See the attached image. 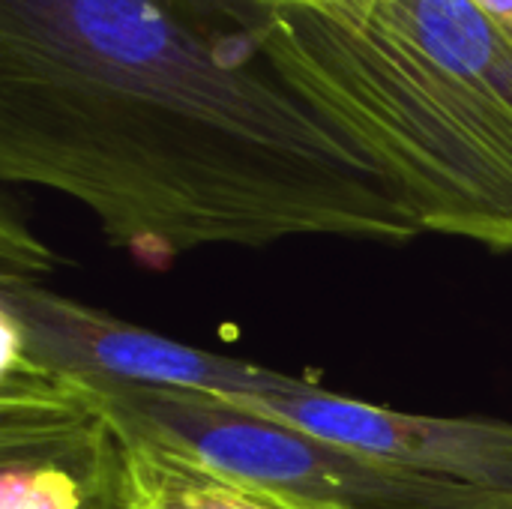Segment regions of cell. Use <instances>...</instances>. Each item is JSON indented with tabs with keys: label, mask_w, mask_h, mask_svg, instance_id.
Instances as JSON below:
<instances>
[{
	"label": "cell",
	"mask_w": 512,
	"mask_h": 509,
	"mask_svg": "<svg viewBox=\"0 0 512 509\" xmlns=\"http://www.w3.org/2000/svg\"><path fill=\"white\" fill-rule=\"evenodd\" d=\"M0 180L81 204L153 270L423 234L390 177L276 78L237 0H0Z\"/></svg>",
	"instance_id": "6da1fadb"
},
{
	"label": "cell",
	"mask_w": 512,
	"mask_h": 509,
	"mask_svg": "<svg viewBox=\"0 0 512 509\" xmlns=\"http://www.w3.org/2000/svg\"><path fill=\"white\" fill-rule=\"evenodd\" d=\"M276 78L423 231L512 255V39L474 0H237Z\"/></svg>",
	"instance_id": "7a4b0ae2"
},
{
	"label": "cell",
	"mask_w": 512,
	"mask_h": 509,
	"mask_svg": "<svg viewBox=\"0 0 512 509\" xmlns=\"http://www.w3.org/2000/svg\"><path fill=\"white\" fill-rule=\"evenodd\" d=\"M102 408L204 462L336 509H512V495L447 483L183 390L90 384Z\"/></svg>",
	"instance_id": "3957f363"
},
{
	"label": "cell",
	"mask_w": 512,
	"mask_h": 509,
	"mask_svg": "<svg viewBox=\"0 0 512 509\" xmlns=\"http://www.w3.org/2000/svg\"><path fill=\"white\" fill-rule=\"evenodd\" d=\"M0 333L3 345L96 387L183 390L222 399L288 393L303 384V378L138 327L57 294L39 279L0 276Z\"/></svg>",
	"instance_id": "277c9868"
},
{
	"label": "cell",
	"mask_w": 512,
	"mask_h": 509,
	"mask_svg": "<svg viewBox=\"0 0 512 509\" xmlns=\"http://www.w3.org/2000/svg\"><path fill=\"white\" fill-rule=\"evenodd\" d=\"M219 402L423 477L512 495L510 420L399 411L336 396L312 381L288 393L222 396Z\"/></svg>",
	"instance_id": "5b68a950"
},
{
	"label": "cell",
	"mask_w": 512,
	"mask_h": 509,
	"mask_svg": "<svg viewBox=\"0 0 512 509\" xmlns=\"http://www.w3.org/2000/svg\"><path fill=\"white\" fill-rule=\"evenodd\" d=\"M512 39V0H474Z\"/></svg>",
	"instance_id": "8992f818"
}]
</instances>
